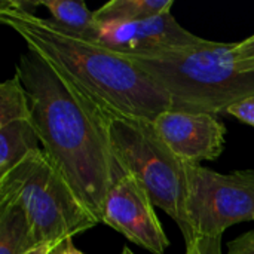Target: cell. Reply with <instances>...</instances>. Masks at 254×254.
I'll list each match as a JSON object with an SVG mask.
<instances>
[{
  "instance_id": "obj_1",
  "label": "cell",
  "mask_w": 254,
  "mask_h": 254,
  "mask_svg": "<svg viewBox=\"0 0 254 254\" xmlns=\"http://www.w3.org/2000/svg\"><path fill=\"white\" fill-rule=\"evenodd\" d=\"M16 74L27 92L43 150L79 201L101 223L106 198L127 171L89 97L30 49L19 57Z\"/></svg>"
},
{
  "instance_id": "obj_2",
  "label": "cell",
  "mask_w": 254,
  "mask_h": 254,
  "mask_svg": "<svg viewBox=\"0 0 254 254\" xmlns=\"http://www.w3.org/2000/svg\"><path fill=\"white\" fill-rule=\"evenodd\" d=\"M0 21L18 33L30 51L91 98L149 122L173 110L170 95L127 57L51 18L39 16L28 1H1Z\"/></svg>"
},
{
  "instance_id": "obj_3",
  "label": "cell",
  "mask_w": 254,
  "mask_h": 254,
  "mask_svg": "<svg viewBox=\"0 0 254 254\" xmlns=\"http://www.w3.org/2000/svg\"><path fill=\"white\" fill-rule=\"evenodd\" d=\"M234 48L207 40L177 49L116 52L170 95L173 110L216 115L254 97V71L238 68Z\"/></svg>"
},
{
  "instance_id": "obj_4",
  "label": "cell",
  "mask_w": 254,
  "mask_h": 254,
  "mask_svg": "<svg viewBox=\"0 0 254 254\" xmlns=\"http://www.w3.org/2000/svg\"><path fill=\"white\" fill-rule=\"evenodd\" d=\"M89 100L122 168L144 188L153 205L179 225L186 247L192 246L196 237L188 214L185 162L161 140L153 122L124 115L91 97Z\"/></svg>"
},
{
  "instance_id": "obj_5",
  "label": "cell",
  "mask_w": 254,
  "mask_h": 254,
  "mask_svg": "<svg viewBox=\"0 0 254 254\" xmlns=\"http://www.w3.org/2000/svg\"><path fill=\"white\" fill-rule=\"evenodd\" d=\"M0 202L22 207L37 244H63L98 225L43 147L0 179Z\"/></svg>"
},
{
  "instance_id": "obj_6",
  "label": "cell",
  "mask_w": 254,
  "mask_h": 254,
  "mask_svg": "<svg viewBox=\"0 0 254 254\" xmlns=\"http://www.w3.org/2000/svg\"><path fill=\"white\" fill-rule=\"evenodd\" d=\"M188 214L196 240L222 237L241 222H254V171L220 174L185 162Z\"/></svg>"
},
{
  "instance_id": "obj_7",
  "label": "cell",
  "mask_w": 254,
  "mask_h": 254,
  "mask_svg": "<svg viewBox=\"0 0 254 254\" xmlns=\"http://www.w3.org/2000/svg\"><path fill=\"white\" fill-rule=\"evenodd\" d=\"M153 207L144 188L125 173L113 183L106 198L101 223L150 253L164 254L170 241Z\"/></svg>"
},
{
  "instance_id": "obj_8",
  "label": "cell",
  "mask_w": 254,
  "mask_h": 254,
  "mask_svg": "<svg viewBox=\"0 0 254 254\" xmlns=\"http://www.w3.org/2000/svg\"><path fill=\"white\" fill-rule=\"evenodd\" d=\"M153 128L167 147L183 162L217 159L225 147V125L210 113L167 110L153 121Z\"/></svg>"
},
{
  "instance_id": "obj_9",
  "label": "cell",
  "mask_w": 254,
  "mask_h": 254,
  "mask_svg": "<svg viewBox=\"0 0 254 254\" xmlns=\"http://www.w3.org/2000/svg\"><path fill=\"white\" fill-rule=\"evenodd\" d=\"M27 92L15 73L0 86V179L42 150Z\"/></svg>"
},
{
  "instance_id": "obj_10",
  "label": "cell",
  "mask_w": 254,
  "mask_h": 254,
  "mask_svg": "<svg viewBox=\"0 0 254 254\" xmlns=\"http://www.w3.org/2000/svg\"><path fill=\"white\" fill-rule=\"evenodd\" d=\"M95 40L113 51H164L207 42L183 28L171 12L138 21L98 24Z\"/></svg>"
},
{
  "instance_id": "obj_11",
  "label": "cell",
  "mask_w": 254,
  "mask_h": 254,
  "mask_svg": "<svg viewBox=\"0 0 254 254\" xmlns=\"http://www.w3.org/2000/svg\"><path fill=\"white\" fill-rule=\"evenodd\" d=\"M37 244L21 205L0 202V254H25Z\"/></svg>"
},
{
  "instance_id": "obj_12",
  "label": "cell",
  "mask_w": 254,
  "mask_h": 254,
  "mask_svg": "<svg viewBox=\"0 0 254 254\" xmlns=\"http://www.w3.org/2000/svg\"><path fill=\"white\" fill-rule=\"evenodd\" d=\"M31 6H43L54 22L58 25L95 39L98 33V22L95 19V13L88 9L83 1H73V0H40V1H30Z\"/></svg>"
},
{
  "instance_id": "obj_13",
  "label": "cell",
  "mask_w": 254,
  "mask_h": 254,
  "mask_svg": "<svg viewBox=\"0 0 254 254\" xmlns=\"http://www.w3.org/2000/svg\"><path fill=\"white\" fill-rule=\"evenodd\" d=\"M173 4V0H112L94 13L98 24L127 22L170 12Z\"/></svg>"
},
{
  "instance_id": "obj_14",
  "label": "cell",
  "mask_w": 254,
  "mask_h": 254,
  "mask_svg": "<svg viewBox=\"0 0 254 254\" xmlns=\"http://www.w3.org/2000/svg\"><path fill=\"white\" fill-rule=\"evenodd\" d=\"M234 55L240 70L254 71V34L240 43H235Z\"/></svg>"
},
{
  "instance_id": "obj_15",
  "label": "cell",
  "mask_w": 254,
  "mask_h": 254,
  "mask_svg": "<svg viewBox=\"0 0 254 254\" xmlns=\"http://www.w3.org/2000/svg\"><path fill=\"white\" fill-rule=\"evenodd\" d=\"M226 113H229L231 116L237 118L238 121L252 125L254 127V97H250L247 100H243L237 104H234L232 107H229L226 110Z\"/></svg>"
},
{
  "instance_id": "obj_16",
  "label": "cell",
  "mask_w": 254,
  "mask_h": 254,
  "mask_svg": "<svg viewBox=\"0 0 254 254\" xmlns=\"http://www.w3.org/2000/svg\"><path fill=\"white\" fill-rule=\"evenodd\" d=\"M228 254H254V229L229 243Z\"/></svg>"
},
{
  "instance_id": "obj_17",
  "label": "cell",
  "mask_w": 254,
  "mask_h": 254,
  "mask_svg": "<svg viewBox=\"0 0 254 254\" xmlns=\"http://www.w3.org/2000/svg\"><path fill=\"white\" fill-rule=\"evenodd\" d=\"M61 244H54V243H42L39 246H36L34 249H31L28 253L25 254H52Z\"/></svg>"
},
{
  "instance_id": "obj_18",
  "label": "cell",
  "mask_w": 254,
  "mask_h": 254,
  "mask_svg": "<svg viewBox=\"0 0 254 254\" xmlns=\"http://www.w3.org/2000/svg\"><path fill=\"white\" fill-rule=\"evenodd\" d=\"M52 254H85L82 253L80 250H77L76 247H74V244H73V241L71 240H68V241H65V243H63L55 252Z\"/></svg>"
},
{
  "instance_id": "obj_19",
  "label": "cell",
  "mask_w": 254,
  "mask_h": 254,
  "mask_svg": "<svg viewBox=\"0 0 254 254\" xmlns=\"http://www.w3.org/2000/svg\"><path fill=\"white\" fill-rule=\"evenodd\" d=\"M121 254H134V253H132L128 247H124V250H122V253Z\"/></svg>"
}]
</instances>
